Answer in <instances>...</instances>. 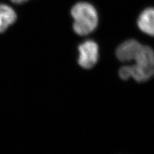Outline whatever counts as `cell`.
Listing matches in <instances>:
<instances>
[{
	"instance_id": "7a4b0ae2",
	"label": "cell",
	"mask_w": 154,
	"mask_h": 154,
	"mask_svg": "<svg viewBox=\"0 0 154 154\" xmlns=\"http://www.w3.org/2000/svg\"><path fill=\"white\" fill-rule=\"evenodd\" d=\"M131 67V77L137 82H144L154 76V51L150 47L143 46Z\"/></svg>"
},
{
	"instance_id": "8992f818",
	"label": "cell",
	"mask_w": 154,
	"mask_h": 154,
	"mask_svg": "<svg viewBox=\"0 0 154 154\" xmlns=\"http://www.w3.org/2000/svg\"><path fill=\"white\" fill-rule=\"evenodd\" d=\"M16 14L7 5L0 4V33L5 31L9 26L16 21Z\"/></svg>"
},
{
	"instance_id": "6da1fadb",
	"label": "cell",
	"mask_w": 154,
	"mask_h": 154,
	"mask_svg": "<svg viewBox=\"0 0 154 154\" xmlns=\"http://www.w3.org/2000/svg\"><path fill=\"white\" fill-rule=\"evenodd\" d=\"M71 12L74 19L73 30L76 34L87 35L97 27L98 14L92 5L86 2L79 3L72 8Z\"/></svg>"
},
{
	"instance_id": "52a82bcc",
	"label": "cell",
	"mask_w": 154,
	"mask_h": 154,
	"mask_svg": "<svg viewBox=\"0 0 154 154\" xmlns=\"http://www.w3.org/2000/svg\"><path fill=\"white\" fill-rule=\"evenodd\" d=\"M119 75L120 78L125 80L131 78V67H130V66H125L122 67L119 71Z\"/></svg>"
},
{
	"instance_id": "5b68a950",
	"label": "cell",
	"mask_w": 154,
	"mask_h": 154,
	"mask_svg": "<svg viewBox=\"0 0 154 154\" xmlns=\"http://www.w3.org/2000/svg\"><path fill=\"white\" fill-rule=\"evenodd\" d=\"M137 25L143 32L154 37V8L144 10L138 18Z\"/></svg>"
},
{
	"instance_id": "ba28073f",
	"label": "cell",
	"mask_w": 154,
	"mask_h": 154,
	"mask_svg": "<svg viewBox=\"0 0 154 154\" xmlns=\"http://www.w3.org/2000/svg\"><path fill=\"white\" fill-rule=\"evenodd\" d=\"M11 1L14 3H17V4H21L23 3L26 2H27L28 0H11Z\"/></svg>"
},
{
	"instance_id": "277c9868",
	"label": "cell",
	"mask_w": 154,
	"mask_h": 154,
	"mask_svg": "<svg viewBox=\"0 0 154 154\" xmlns=\"http://www.w3.org/2000/svg\"><path fill=\"white\" fill-rule=\"evenodd\" d=\"M142 46L143 45L136 40H128L118 47L116 51V55L120 61L131 62L136 59Z\"/></svg>"
},
{
	"instance_id": "3957f363",
	"label": "cell",
	"mask_w": 154,
	"mask_h": 154,
	"mask_svg": "<svg viewBox=\"0 0 154 154\" xmlns=\"http://www.w3.org/2000/svg\"><path fill=\"white\" fill-rule=\"evenodd\" d=\"M79 65L84 69H90L98 60V46L93 41H86L79 46Z\"/></svg>"
}]
</instances>
